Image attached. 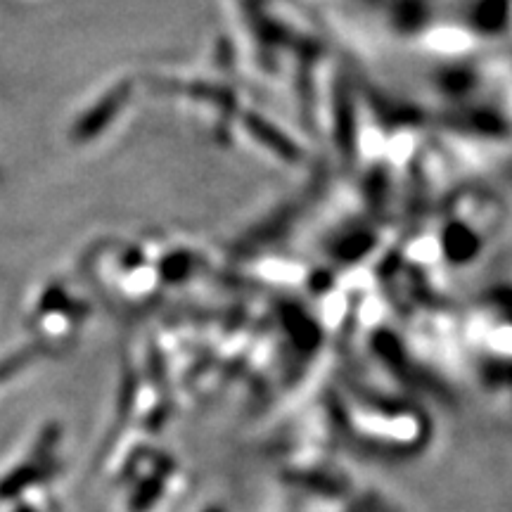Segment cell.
Returning a JSON list of instances; mask_svg holds the SVG:
<instances>
[{
    "mask_svg": "<svg viewBox=\"0 0 512 512\" xmlns=\"http://www.w3.org/2000/svg\"><path fill=\"white\" fill-rule=\"evenodd\" d=\"M508 12H510V5L508 0H482V3L477 5L475 15H472V22H475L477 29L482 31H496L503 29V24L508 22Z\"/></svg>",
    "mask_w": 512,
    "mask_h": 512,
    "instance_id": "277c9868",
    "label": "cell"
},
{
    "mask_svg": "<svg viewBox=\"0 0 512 512\" xmlns=\"http://www.w3.org/2000/svg\"><path fill=\"white\" fill-rule=\"evenodd\" d=\"M247 126L249 131H252V136L256 140H261V143L271 147V150L275 152V155H280L283 159H297V147H294V143H290V140L280 136L278 131H275L273 126H268L266 121L256 119V117H249L247 119Z\"/></svg>",
    "mask_w": 512,
    "mask_h": 512,
    "instance_id": "7a4b0ae2",
    "label": "cell"
},
{
    "mask_svg": "<svg viewBox=\"0 0 512 512\" xmlns=\"http://www.w3.org/2000/svg\"><path fill=\"white\" fill-rule=\"evenodd\" d=\"M337 98V138L344 155H354V110H351L349 93H339Z\"/></svg>",
    "mask_w": 512,
    "mask_h": 512,
    "instance_id": "5b68a950",
    "label": "cell"
},
{
    "mask_svg": "<svg viewBox=\"0 0 512 512\" xmlns=\"http://www.w3.org/2000/svg\"><path fill=\"white\" fill-rule=\"evenodd\" d=\"M17 512H31V510H29V508H19Z\"/></svg>",
    "mask_w": 512,
    "mask_h": 512,
    "instance_id": "8992f818",
    "label": "cell"
},
{
    "mask_svg": "<svg viewBox=\"0 0 512 512\" xmlns=\"http://www.w3.org/2000/svg\"><path fill=\"white\" fill-rule=\"evenodd\" d=\"M444 252L453 264H467L479 252V240L463 223H451L444 233Z\"/></svg>",
    "mask_w": 512,
    "mask_h": 512,
    "instance_id": "6da1fadb",
    "label": "cell"
},
{
    "mask_svg": "<svg viewBox=\"0 0 512 512\" xmlns=\"http://www.w3.org/2000/svg\"><path fill=\"white\" fill-rule=\"evenodd\" d=\"M46 472V467L36 463L17 467V470H12L10 475L0 482V498H15L17 494H22L27 486L41 482V479L46 477Z\"/></svg>",
    "mask_w": 512,
    "mask_h": 512,
    "instance_id": "3957f363",
    "label": "cell"
}]
</instances>
